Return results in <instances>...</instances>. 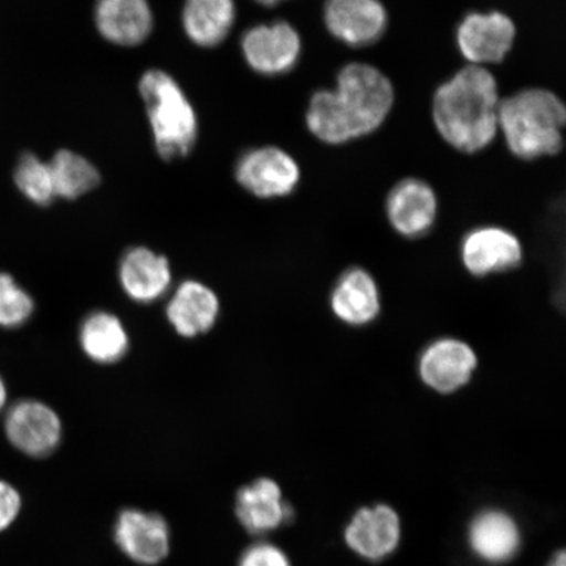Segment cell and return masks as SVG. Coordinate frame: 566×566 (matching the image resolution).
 Segmentation results:
<instances>
[{"mask_svg": "<svg viewBox=\"0 0 566 566\" xmlns=\"http://www.w3.org/2000/svg\"><path fill=\"white\" fill-rule=\"evenodd\" d=\"M394 104L391 81L369 63L354 62L339 70L335 88L311 96L306 124L323 144L342 146L377 132Z\"/></svg>", "mask_w": 566, "mask_h": 566, "instance_id": "1", "label": "cell"}, {"mask_svg": "<svg viewBox=\"0 0 566 566\" xmlns=\"http://www.w3.org/2000/svg\"><path fill=\"white\" fill-rule=\"evenodd\" d=\"M500 103L491 71L467 66L436 91L431 106L436 129L460 153L483 151L497 137Z\"/></svg>", "mask_w": 566, "mask_h": 566, "instance_id": "2", "label": "cell"}, {"mask_svg": "<svg viewBox=\"0 0 566 566\" xmlns=\"http://www.w3.org/2000/svg\"><path fill=\"white\" fill-rule=\"evenodd\" d=\"M566 109L546 88H527L501 101L499 130L509 150L522 160L554 157L564 146Z\"/></svg>", "mask_w": 566, "mask_h": 566, "instance_id": "3", "label": "cell"}, {"mask_svg": "<svg viewBox=\"0 0 566 566\" xmlns=\"http://www.w3.org/2000/svg\"><path fill=\"white\" fill-rule=\"evenodd\" d=\"M155 147L161 159L186 158L198 138L193 105L174 77L158 69L148 70L139 81Z\"/></svg>", "mask_w": 566, "mask_h": 566, "instance_id": "4", "label": "cell"}, {"mask_svg": "<svg viewBox=\"0 0 566 566\" xmlns=\"http://www.w3.org/2000/svg\"><path fill=\"white\" fill-rule=\"evenodd\" d=\"M346 548L371 564H379L398 552L402 539L401 516L386 502L357 509L343 531Z\"/></svg>", "mask_w": 566, "mask_h": 566, "instance_id": "5", "label": "cell"}, {"mask_svg": "<svg viewBox=\"0 0 566 566\" xmlns=\"http://www.w3.org/2000/svg\"><path fill=\"white\" fill-rule=\"evenodd\" d=\"M237 181L247 192L265 200L292 195L301 181V168L282 148H253L239 158Z\"/></svg>", "mask_w": 566, "mask_h": 566, "instance_id": "6", "label": "cell"}, {"mask_svg": "<svg viewBox=\"0 0 566 566\" xmlns=\"http://www.w3.org/2000/svg\"><path fill=\"white\" fill-rule=\"evenodd\" d=\"M7 440L31 458L53 454L62 442L63 424L52 407L40 400L17 401L4 416Z\"/></svg>", "mask_w": 566, "mask_h": 566, "instance_id": "7", "label": "cell"}, {"mask_svg": "<svg viewBox=\"0 0 566 566\" xmlns=\"http://www.w3.org/2000/svg\"><path fill=\"white\" fill-rule=\"evenodd\" d=\"M516 35L514 21L504 12H471L460 21L457 45L473 66L504 61L512 52Z\"/></svg>", "mask_w": 566, "mask_h": 566, "instance_id": "8", "label": "cell"}, {"mask_svg": "<svg viewBox=\"0 0 566 566\" xmlns=\"http://www.w3.org/2000/svg\"><path fill=\"white\" fill-rule=\"evenodd\" d=\"M242 49L248 66L258 74L285 75L301 60L302 39L292 24L280 20L248 30L242 39Z\"/></svg>", "mask_w": 566, "mask_h": 566, "instance_id": "9", "label": "cell"}, {"mask_svg": "<svg viewBox=\"0 0 566 566\" xmlns=\"http://www.w3.org/2000/svg\"><path fill=\"white\" fill-rule=\"evenodd\" d=\"M478 364L476 353L470 344L443 337L422 350L419 374L424 386L438 394L450 395L470 384Z\"/></svg>", "mask_w": 566, "mask_h": 566, "instance_id": "10", "label": "cell"}, {"mask_svg": "<svg viewBox=\"0 0 566 566\" xmlns=\"http://www.w3.org/2000/svg\"><path fill=\"white\" fill-rule=\"evenodd\" d=\"M324 23L343 44L365 48L384 38L388 12L380 0H325Z\"/></svg>", "mask_w": 566, "mask_h": 566, "instance_id": "11", "label": "cell"}, {"mask_svg": "<svg viewBox=\"0 0 566 566\" xmlns=\"http://www.w3.org/2000/svg\"><path fill=\"white\" fill-rule=\"evenodd\" d=\"M465 539L473 557L486 565L511 563L522 548L520 523L499 507H485L473 515Z\"/></svg>", "mask_w": 566, "mask_h": 566, "instance_id": "12", "label": "cell"}, {"mask_svg": "<svg viewBox=\"0 0 566 566\" xmlns=\"http://www.w3.org/2000/svg\"><path fill=\"white\" fill-rule=\"evenodd\" d=\"M113 535L123 554L139 565L160 564L171 548V533L166 520L140 509H125L119 513Z\"/></svg>", "mask_w": 566, "mask_h": 566, "instance_id": "13", "label": "cell"}, {"mask_svg": "<svg viewBox=\"0 0 566 566\" xmlns=\"http://www.w3.org/2000/svg\"><path fill=\"white\" fill-rule=\"evenodd\" d=\"M462 263L476 277L514 271L523 261L521 240L499 226H483L463 239Z\"/></svg>", "mask_w": 566, "mask_h": 566, "instance_id": "14", "label": "cell"}, {"mask_svg": "<svg viewBox=\"0 0 566 566\" xmlns=\"http://www.w3.org/2000/svg\"><path fill=\"white\" fill-rule=\"evenodd\" d=\"M386 212L392 229L406 239H419L437 222L438 198L427 181L408 177L391 189Z\"/></svg>", "mask_w": 566, "mask_h": 566, "instance_id": "15", "label": "cell"}, {"mask_svg": "<svg viewBox=\"0 0 566 566\" xmlns=\"http://www.w3.org/2000/svg\"><path fill=\"white\" fill-rule=\"evenodd\" d=\"M235 513L248 533L260 536L290 525L295 516L277 481L269 478L254 480L238 492Z\"/></svg>", "mask_w": 566, "mask_h": 566, "instance_id": "16", "label": "cell"}, {"mask_svg": "<svg viewBox=\"0 0 566 566\" xmlns=\"http://www.w3.org/2000/svg\"><path fill=\"white\" fill-rule=\"evenodd\" d=\"M118 279L132 301L148 304L167 294L172 283V271L163 254L147 247H134L119 261Z\"/></svg>", "mask_w": 566, "mask_h": 566, "instance_id": "17", "label": "cell"}, {"mask_svg": "<svg viewBox=\"0 0 566 566\" xmlns=\"http://www.w3.org/2000/svg\"><path fill=\"white\" fill-rule=\"evenodd\" d=\"M332 313L350 327H366L377 321L381 298L377 281L363 268H350L339 275L331 293Z\"/></svg>", "mask_w": 566, "mask_h": 566, "instance_id": "18", "label": "cell"}, {"mask_svg": "<svg viewBox=\"0 0 566 566\" xmlns=\"http://www.w3.org/2000/svg\"><path fill=\"white\" fill-rule=\"evenodd\" d=\"M95 23L111 44L130 48L151 34L154 15L148 0H96Z\"/></svg>", "mask_w": 566, "mask_h": 566, "instance_id": "19", "label": "cell"}, {"mask_svg": "<svg viewBox=\"0 0 566 566\" xmlns=\"http://www.w3.org/2000/svg\"><path fill=\"white\" fill-rule=\"evenodd\" d=\"M221 302L212 290L200 281H184L167 304V317L182 337L193 338L214 327Z\"/></svg>", "mask_w": 566, "mask_h": 566, "instance_id": "20", "label": "cell"}, {"mask_svg": "<svg viewBox=\"0 0 566 566\" xmlns=\"http://www.w3.org/2000/svg\"><path fill=\"white\" fill-rule=\"evenodd\" d=\"M235 19V0H186L182 7L184 31L201 48L221 45Z\"/></svg>", "mask_w": 566, "mask_h": 566, "instance_id": "21", "label": "cell"}, {"mask_svg": "<svg viewBox=\"0 0 566 566\" xmlns=\"http://www.w3.org/2000/svg\"><path fill=\"white\" fill-rule=\"evenodd\" d=\"M80 343L84 354L101 365L118 363L126 356L130 344L124 323L106 311H95L84 318Z\"/></svg>", "mask_w": 566, "mask_h": 566, "instance_id": "22", "label": "cell"}, {"mask_svg": "<svg viewBox=\"0 0 566 566\" xmlns=\"http://www.w3.org/2000/svg\"><path fill=\"white\" fill-rule=\"evenodd\" d=\"M56 198L73 201L92 192L102 181V176L92 163L70 150L55 153L49 161Z\"/></svg>", "mask_w": 566, "mask_h": 566, "instance_id": "23", "label": "cell"}, {"mask_svg": "<svg viewBox=\"0 0 566 566\" xmlns=\"http://www.w3.org/2000/svg\"><path fill=\"white\" fill-rule=\"evenodd\" d=\"M13 180L21 193L38 207H48L56 196L49 163L27 153L18 161Z\"/></svg>", "mask_w": 566, "mask_h": 566, "instance_id": "24", "label": "cell"}, {"mask_svg": "<svg viewBox=\"0 0 566 566\" xmlns=\"http://www.w3.org/2000/svg\"><path fill=\"white\" fill-rule=\"evenodd\" d=\"M34 313V301L9 273H0V328L24 325Z\"/></svg>", "mask_w": 566, "mask_h": 566, "instance_id": "25", "label": "cell"}, {"mask_svg": "<svg viewBox=\"0 0 566 566\" xmlns=\"http://www.w3.org/2000/svg\"><path fill=\"white\" fill-rule=\"evenodd\" d=\"M238 566H293L285 551L273 543L259 542L248 547Z\"/></svg>", "mask_w": 566, "mask_h": 566, "instance_id": "26", "label": "cell"}, {"mask_svg": "<svg viewBox=\"0 0 566 566\" xmlns=\"http://www.w3.org/2000/svg\"><path fill=\"white\" fill-rule=\"evenodd\" d=\"M21 511L20 493L10 483L0 480V531L9 528Z\"/></svg>", "mask_w": 566, "mask_h": 566, "instance_id": "27", "label": "cell"}, {"mask_svg": "<svg viewBox=\"0 0 566 566\" xmlns=\"http://www.w3.org/2000/svg\"><path fill=\"white\" fill-rule=\"evenodd\" d=\"M546 566H566V552L564 548L557 549L554 555L551 556Z\"/></svg>", "mask_w": 566, "mask_h": 566, "instance_id": "28", "label": "cell"}, {"mask_svg": "<svg viewBox=\"0 0 566 566\" xmlns=\"http://www.w3.org/2000/svg\"><path fill=\"white\" fill-rule=\"evenodd\" d=\"M7 402H9V389H7L4 379L0 377V415L4 412Z\"/></svg>", "mask_w": 566, "mask_h": 566, "instance_id": "29", "label": "cell"}, {"mask_svg": "<svg viewBox=\"0 0 566 566\" xmlns=\"http://www.w3.org/2000/svg\"><path fill=\"white\" fill-rule=\"evenodd\" d=\"M256 2L264 7H274L282 2H285V0H256Z\"/></svg>", "mask_w": 566, "mask_h": 566, "instance_id": "30", "label": "cell"}]
</instances>
